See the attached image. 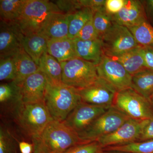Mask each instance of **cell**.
Here are the masks:
<instances>
[{
  "label": "cell",
  "mask_w": 153,
  "mask_h": 153,
  "mask_svg": "<svg viewBox=\"0 0 153 153\" xmlns=\"http://www.w3.org/2000/svg\"><path fill=\"white\" fill-rule=\"evenodd\" d=\"M81 100L77 89L65 85L47 82L45 105L53 120L63 122Z\"/></svg>",
  "instance_id": "obj_1"
},
{
  "label": "cell",
  "mask_w": 153,
  "mask_h": 153,
  "mask_svg": "<svg viewBox=\"0 0 153 153\" xmlns=\"http://www.w3.org/2000/svg\"><path fill=\"white\" fill-rule=\"evenodd\" d=\"M12 117L20 129L32 138L41 137L53 120L45 104L40 103H22Z\"/></svg>",
  "instance_id": "obj_2"
},
{
  "label": "cell",
  "mask_w": 153,
  "mask_h": 153,
  "mask_svg": "<svg viewBox=\"0 0 153 153\" xmlns=\"http://www.w3.org/2000/svg\"><path fill=\"white\" fill-rule=\"evenodd\" d=\"M57 12H61L55 3L47 0H27L16 22L24 36L38 33L49 15Z\"/></svg>",
  "instance_id": "obj_3"
},
{
  "label": "cell",
  "mask_w": 153,
  "mask_h": 153,
  "mask_svg": "<svg viewBox=\"0 0 153 153\" xmlns=\"http://www.w3.org/2000/svg\"><path fill=\"white\" fill-rule=\"evenodd\" d=\"M41 138L48 153H63L74 146L87 143L64 122L54 120L47 126Z\"/></svg>",
  "instance_id": "obj_4"
},
{
  "label": "cell",
  "mask_w": 153,
  "mask_h": 153,
  "mask_svg": "<svg viewBox=\"0 0 153 153\" xmlns=\"http://www.w3.org/2000/svg\"><path fill=\"white\" fill-rule=\"evenodd\" d=\"M62 81L65 85L79 89L94 83L98 79L97 65L78 57L60 62Z\"/></svg>",
  "instance_id": "obj_5"
},
{
  "label": "cell",
  "mask_w": 153,
  "mask_h": 153,
  "mask_svg": "<svg viewBox=\"0 0 153 153\" xmlns=\"http://www.w3.org/2000/svg\"><path fill=\"white\" fill-rule=\"evenodd\" d=\"M112 106L135 120H144L153 117L151 102L132 88L117 92Z\"/></svg>",
  "instance_id": "obj_6"
},
{
  "label": "cell",
  "mask_w": 153,
  "mask_h": 153,
  "mask_svg": "<svg viewBox=\"0 0 153 153\" xmlns=\"http://www.w3.org/2000/svg\"><path fill=\"white\" fill-rule=\"evenodd\" d=\"M128 119L124 114L112 106L78 135L85 142L95 141L115 131Z\"/></svg>",
  "instance_id": "obj_7"
},
{
  "label": "cell",
  "mask_w": 153,
  "mask_h": 153,
  "mask_svg": "<svg viewBox=\"0 0 153 153\" xmlns=\"http://www.w3.org/2000/svg\"><path fill=\"white\" fill-rule=\"evenodd\" d=\"M105 55L115 57L140 47L126 27L114 23L101 38Z\"/></svg>",
  "instance_id": "obj_8"
},
{
  "label": "cell",
  "mask_w": 153,
  "mask_h": 153,
  "mask_svg": "<svg viewBox=\"0 0 153 153\" xmlns=\"http://www.w3.org/2000/svg\"><path fill=\"white\" fill-rule=\"evenodd\" d=\"M97 68L99 77L112 85L117 92L131 88L132 76L118 61L104 55Z\"/></svg>",
  "instance_id": "obj_9"
},
{
  "label": "cell",
  "mask_w": 153,
  "mask_h": 153,
  "mask_svg": "<svg viewBox=\"0 0 153 153\" xmlns=\"http://www.w3.org/2000/svg\"><path fill=\"white\" fill-rule=\"evenodd\" d=\"M77 90L82 102L107 108L112 106L117 92L112 85L100 77L92 84Z\"/></svg>",
  "instance_id": "obj_10"
},
{
  "label": "cell",
  "mask_w": 153,
  "mask_h": 153,
  "mask_svg": "<svg viewBox=\"0 0 153 153\" xmlns=\"http://www.w3.org/2000/svg\"><path fill=\"white\" fill-rule=\"evenodd\" d=\"M144 121L128 119L115 131L97 141L103 149L139 141Z\"/></svg>",
  "instance_id": "obj_11"
},
{
  "label": "cell",
  "mask_w": 153,
  "mask_h": 153,
  "mask_svg": "<svg viewBox=\"0 0 153 153\" xmlns=\"http://www.w3.org/2000/svg\"><path fill=\"white\" fill-rule=\"evenodd\" d=\"M109 108L81 101L63 122L79 134L85 130L94 121Z\"/></svg>",
  "instance_id": "obj_12"
},
{
  "label": "cell",
  "mask_w": 153,
  "mask_h": 153,
  "mask_svg": "<svg viewBox=\"0 0 153 153\" xmlns=\"http://www.w3.org/2000/svg\"><path fill=\"white\" fill-rule=\"evenodd\" d=\"M24 34L16 22L1 21L0 57L14 56L23 49Z\"/></svg>",
  "instance_id": "obj_13"
},
{
  "label": "cell",
  "mask_w": 153,
  "mask_h": 153,
  "mask_svg": "<svg viewBox=\"0 0 153 153\" xmlns=\"http://www.w3.org/2000/svg\"><path fill=\"white\" fill-rule=\"evenodd\" d=\"M47 82V77L40 70L25 79L19 85L23 103L45 104Z\"/></svg>",
  "instance_id": "obj_14"
},
{
  "label": "cell",
  "mask_w": 153,
  "mask_h": 153,
  "mask_svg": "<svg viewBox=\"0 0 153 153\" xmlns=\"http://www.w3.org/2000/svg\"><path fill=\"white\" fill-rule=\"evenodd\" d=\"M113 17L115 23L128 28L147 20L144 6L137 0H126L123 7Z\"/></svg>",
  "instance_id": "obj_15"
},
{
  "label": "cell",
  "mask_w": 153,
  "mask_h": 153,
  "mask_svg": "<svg viewBox=\"0 0 153 153\" xmlns=\"http://www.w3.org/2000/svg\"><path fill=\"white\" fill-rule=\"evenodd\" d=\"M1 114L13 117L23 103L21 87L13 81L0 85Z\"/></svg>",
  "instance_id": "obj_16"
},
{
  "label": "cell",
  "mask_w": 153,
  "mask_h": 153,
  "mask_svg": "<svg viewBox=\"0 0 153 153\" xmlns=\"http://www.w3.org/2000/svg\"><path fill=\"white\" fill-rule=\"evenodd\" d=\"M68 15L57 12L49 15L39 33L49 40L68 38Z\"/></svg>",
  "instance_id": "obj_17"
},
{
  "label": "cell",
  "mask_w": 153,
  "mask_h": 153,
  "mask_svg": "<svg viewBox=\"0 0 153 153\" xmlns=\"http://www.w3.org/2000/svg\"><path fill=\"white\" fill-rule=\"evenodd\" d=\"M76 56L97 65L105 55L101 39L82 41L74 39Z\"/></svg>",
  "instance_id": "obj_18"
},
{
  "label": "cell",
  "mask_w": 153,
  "mask_h": 153,
  "mask_svg": "<svg viewBox=\"0 0 153 153\" xmlns=\"http://www.w3.org/2000/svg\"><path fill=\"white\" fill-rule=\"evenodd\" d=\"M47 52L60 63L77 57L74 39L68 38L49 40Z\"/></svg>",
  "instance_id": "obj_19"
},
{
  "label": "cell",
  "mask_w": 153,
  "mask_h": 153,
  "mask_svg": "<svg viewBox=\"0 0 153 153\" xmlns=\"http://www.w3.org/2000/svg\"><path fill=\"white\" fill-rule=\"evenodd\" d=\"M49 40L48 38L40 33L24 36L23 49L38 65L42 55L47 52Z\"/></svg>",
  "instance_id": "obj_20"
},
{
  "label": "cell",
  "mask_w": 153,
  "mask_h": 153,
  "mask_svg": "<svg viewBox=\"0 0 153 153\" xmlns=\"http://www.w3.org/2000/svg\"><path fill=\"white\" fill-rule=\"evenodd\" d=\"M141 48V46H140L122 55L111 58L120 63L132 76L140 71L148 69L145 64Z\"/></svg>",
  "instance_id": "obj_21"
},
{
  "label": "cell",
  "mask_w": 153,
  "mask_h": 153,
  "mask_svg": "<svg viewBox=\"0 0 153 153\" xmlns=\"http://www.w3.org/2000/svg\"><path fill=\"white\" fill-rule=\"evenodd\" d=\"M16 67L17 75L13 81L20 85L25 79L40 70L38 65L24 49L14 56Z\"/></svg>",
  "instance_id": "obj_22"
},
{
  "label": "cell",
  "mask_w": 153,
  "mask_h": 153,
  "mask_svg": "<svg viewBox=\"0 0 153 153\" xmlns=\"http://www.w3.org/2000/svg\"><path fill=\"white\" fill-rule=\"evenodd\" d=\"M39 69L47 77L48 82L52 84H60L62 81V68L60 62L47 53L40 58Z\"/></svg>",
  "instance_id": "obj_23"
},
{
  "label": "cell",
  "mask_w": 153,
  "mask_h": 153,
  "mask_svg": "<svg viewBox=\"0 0 153 153\" xmlns=\"http://www.w3.org/2000/svg\"><path fill=\"white\" fill-rule=\"evenodd\" d=\"M131 88L151 101L153 95V71L146 69L133 75Z\"/></svg>",
  "instance_id": "obj_24"
},
{
  "label": "cell",
  "mask_w": 153,
  "mask_h": 153,
  "mask_svg": "<svg viewBox=\"0 0 153 153\" xmlns=\"http://www.w3.org/2000/svg\"><path fill=\"white\" fill-rule=\"evenodd\" d=\"M94 12L88 8L82 7L68 15L69 28L68 38L74 39L85 24L93 17Z\"/></svg>",
  "instance_id": "obj_25"
},
{
  "label": "cell",
  "mask_w": 153,
  "mask_h": 153,
  "mask_svg": "<svg viewBox=\"0 0 153 153\" xmlns=\"http://www.w3.org/2000/svg\"><path fill=\"white\" fill-rule=\"evenodd\" d=\"M27 0H1V21L16 22L22 15Z\"/></svg>",
  "instance_id": "obj_26"
},
{
  "label": "cell",
  "mask_w": 153,
  "mask_h": 153,
  "mask_svg": "<svg viewBox=\"0 0 153 153\" xmlns=\"http://www.w3.org/2000/svg\"><path fill=\"white\" fill-rule=\"evenodd\" d=\"M128 29L140 46L153 48V27L147 20Z\"/></svg>",
  "instance_id": "obj_27"
},
{
  "label": "cell",
  "mask_w": 153,
  "mask_h": 153,
  "mask_svg": "<svg viewBox=\"0 0 153 153\" xmlns=\"http://www.w3.org/2000/svg\"><path fill=\"white\" fill-rule=\"evenodd\" d=\"M104 151H115L123 153H153V140L137 141L127 144L108 147Z\"/></svg>",
  "instance_id": "obj_28"
},
{
  "label": "cell",
  "mask_w": 153,
  "mask_h": 153,
  "mask_svg": "<svg viewBox=\"0 0 153 153\" xmlns=\"http://www.w3.org/2000/svg\"><path fill=\"white\" fill-rule=\"evenodd\" d=\"M93 21L94 27L100 39L115 23L113 15L106 12L105 7L94 13Z\"/></svg>",
  "instance_id": "obj_29"
},
{
  "label": "cell",
  "mask_w": 153,
  "mask_h": 153,
  "mask_svg": "<svg viewBox=\"0 0 153 153\" xmlns=\"http://www.w3.org/2000/svg\"><path fill=\"white\" fill-rule=\"evenodd\" d=\"M0 153H17L16 139L4 124L0 127Z\"/></svg>",
  "instance_id": "obj_30"
},
{
  "label": "cell",
  "mask_w": 153,
  "mask_h": 153,
  "mask_svg": "<svg viewBox=\"0 0 153 153\" xmlns=\"http://www.w3.org/2000/svg\"><path fill=\"white\" fill-rule=\"evenodd\" d=\"M17 75L16 67L14 56L0 58V80L14 81Z\"/></svg>",
  "instance_id": "obj_31"
},
{
  "label": "cell",
  "mask_w": 153,
  "mask_h": 153,
  "mask_svg": "<svg viewBox=\"0 0 153 153\" xmlns=\"http://www.w3.org/2000/svg\"><path fill=\"white\" fill-rule=\"evenodd\" d=\"M103 151L100 144L95 141L74 146L63 153H102Z\"/></svg>",
  "instance_id": "obj_32"
},
{
  "label": "cell",
  "mask_w": 153,
  "mask_h": 153,
  "mask_svg": "<svg viewBox=\"0 0 153 153\" xmlns=\"http://www.w3.org/2000/svg\"><path fill=\"white\" fill-rule=\"evenodd\" d=\"M93 17L85 24L78 33L76 38L82 41H91L100 39L94 27Z\"/></svg>",
  "instance_id": "obj_33"
},
{
  "label": "cell",
  "mask_w": 153,
  "mask_h": 153,
  "mask_svg": "<svg viewBox=\"0 0 153 153\" xmlns=\"http://www.w3.org/2000/svg\"><path fill=\"white\" fill-rule=\"evenodd\" d=\"M58 8L63 13L69 15L82 8L78 1L73 0H58L55 1Z\"/></svg>",
  "instance_id": "obj_34"
},
{
  "label": "cell",
  "mask_w": 153,
  "mask_h": 153,
  "mask_svg": "<svg viewBox=\"0 0 153 153\" xmlns=\"http://www.w3.org/2000/svg\"><path fill=\"white\" fill-rule=\"evenodd\" d=\"M153 140V117L144 121L139 141Z\"/></svg>",
  "instance_id": "obj_35"
},
{
  "label": "cell",
  "mask_w": 153,
  "mask_h": 153,
  "mask_svg": "<svg viewBox=\"0 0 153 153\" xmlns=\"http://www.w3.org/2000/svg\"><path fill=\"white\" fill-rule=\"evenodd\" d=\"M126 0H106L105 9L111 15L117 14L125 5Z\"/></svg>",
  "instance_id": "obj_36"
},
{
  "label": "cell",
  "mask_w": 153,
  "mask_h": 153,
  "mask_svg": "<svg viewBox=\"0 0 153 153\" xmlns=\"http://www.w3.org/2000/svg\"><path fill=\"white\" fill-rule=\"evenodd\" d=\"M82 7L88 8L94 13L104 8L106 0H79Z\"/></svg>",
  "instance_id": "obj_37"
},
{
  "label": "cell",
  "mask_w": 153,
  "mask_h": 153,
  "mask_svg": "<svg viewBox=\"0 0 153 153\" xmlns=\"http://www.w3.org/2000/svg\"><path fill=\"white\" fill-rule=\"evenodd\" d=\"M141 50L147 68L153 71V48L142 47Z\"/></svg>",
  "instance_id": "obj_38"
},
{
  "label": "cell",
  "mask_w": 153,
  "mask_h": 153,
  "mask_svg": "<svg viewBox=\"0 0 153 153\" xmlns=\"http://www.w3.org/2000/svg\"><path fill=\"white\" fill-rule=\"evenodd\" d=\"M32 139L34 146L33 153H48L41 137H34Z\"/></svg>",
  "instance_id": "obj_39"
},
{
  "label": "cell",
  "mask_w": 153,
  "mask_h": 153,
  "mask_svg": "<svg viewBox=\"0 0 153 153\" xmlns=\"http://www.w3.org/2000/svg\"><path fill=\"white\" fill-rule=\"evenodd\" d=\"M19 148L21 153H32L34 151V146L33 143L22 141L19 143Z\"/></svg>",
  "instance_id": "obj_40"
},
{
  "label": "cell",
  "mask_w": 153,
  "mask_h": 153,
  "mask_svg": "<svg viewBox=\"0 0 153 153\" xmlns=\"http://www.w3.org/2000/svg\"><path fill=\"white\" fill-rule=\"evenodd\" d=\"M145 10L147 18L153 22V0L145 1Z\"/></svg>",
  "instance_id": "obj_41"
},
{
  "label": "cell",
  "mask_w": 153,
  "mask_h": 153,
  "mask_svg": "<svg viewBox=\"0 0 153 153\" xmlns=\"http://www.w3.org/2000/svg\"><path fill=\"white\" fill-rule=\"evenodd\" d=\"M102 153H123L120 152H115V151H103Z\"/></svg>",
  "instance_id": "obj_42"
},
{
  "label": "cell",
  "mask_w": 153,
  "mask_h": 153,
  "mask_svg": "<svg viewBox=\"0 0 153 153\" xmlns=\"http://www.w3.org/2000/svg\"><path fill=\"white\" fill-rule=\"evenodd\" d=\"M151 101L153 105V95H152V97H151Z\"/></svg>",
  "instance_id": "obj_43"
}]
</instances>
